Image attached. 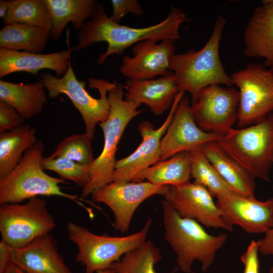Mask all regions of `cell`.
I'll return each mask as SVG.
<instances>
[{
	"label": "cell",
	"instance_id": "cell-1",
	"mask_svg": "<svg viewBox=\"0 0 273 273\" xmlns=\"http://www.w3.org/2000/svg\"><path fill=\"white\" fill-rule=\"evenodd\" d=\"M187 21L184 11L171 6L167 16L160 22L146 27L133 28L113 21L106 13L104 6L98 3L93 16L78 32L77 43L70 50L71 52H77L93 43L106 42L107 48L98 59V63L102 64L109 56L121 55L127 48L141 41H175L180 37V26Z\"/></svg>",
	"mask_w": 273,
	"mask_h": 273
},
{
	"label": "cell",
	"instance_id": "cell-2",
	"mask_svg": "<svg viewBox=\"0 0 273 273\" xmlns=\"http://www.w3.org/2000/svg\"><path fill=\"white\" fill-rule=\"evenodd\" d=\"M161 204L164 239L175 254L179 269L184 273H193V264L198 261L202 271H207L226 242V235L209 234L196 220L181 217L165 200Z\"/></svg>",
	"mask_w": 273,
	"mask_h": 273
},
{
	"label": "cell",
	"instance_id": "cell-3",
	"mask_svg": "<svg viewBox=\"0 0 273 273\" xmlns=\"http://www.w3.org/2000/svg\"><path fill=\"white\" fill-rule=\"evenodd\" d=\"M225 24L226 19L219 16L209 39L202 48L198 51L192 50L183 54H174L171 58L170 71L173 72L180 91L189 93L192 99L209 85H233L219 53Z\"/></svg>",
	"mask_w": 273,
	"mask_h": 273
},
{
	"label": "cell",
	"instance_id": "cell-4",
	"mask_svg": "<svg viewBox=\"0 0 273 273\" xmlns=\"http://www.w3.org/2000/svg\"><path fill=\"white\" fill-rule=\"evenodd\" d=\"M107 97L110 114L105 121L99 124L104 134V146L101 154L90 164L89 181L81 191L83 198L112 182L118 144L129 122L142 112L138 109L141 104L124 99L123 86L120 84L113 83Z\"/></svg>",
	"mask_w": 273,
	"mask_h": 273
},
{
	"label": "cell",
	"instance_id": "cell-5",
	"mask_svg": "<svg viewBox=\"0 0 273 273\" xmlns=\"http://www.w3.org/2000/svg\"><path fill=\"white\" fill-rule=\"evenodd\" d=\"M44 145L39 140L27 150L18 164L0 179V205L19 203L39 196H59L73 201L85 209L84 198L63 192L60 187L66 183L61 178L46 173L41 166Z\"/></svg>",
	"mask_w": 273,
	"mask_h": 273
},
{
	"label": "cell",
	"instance_id": "cell-6",
	"mask_svg": "<svg viewBox=\"0 0 273 273\" xmlns=\"http://www.w3.org/2000/svg\"><path fill=\"white\" fill-rule=\"evenodd\" d=\"M152 224L148 218L139 231L123 236L98 235L72 221L66 226L70 240L78 248L75 259L85 267V273H96L110 268L126 253L137 247L147 239Z\"/></svg>",
	"mask_w": 273,
	"mask_h": 273
},
{
	"label": "cell",
	"instance_id": "cell-7",
	"mask_svg": "<svg viewBox=\"0 0 273 273\" xmlns=\"http://www.w3.org/2000/svg\"><path fill=\"white\" fill-rule=\"evenodd\" d=\"M255 178L269 183L273 163V113L256 124L233 128L216 141Z\"/></svg>",
	"mask_w": 273,
	"mask_h": 273
},
{
	"label": "cell",
	"instance_id": "cell-8",
	"mask_svg": "<svg viewBox=\"0 0 273 273\" xmlns=\"http://www.w3.org/2000/svg\"><path fill=\"white\" fill-rule=\"evenodd\" d=\"M40 79L48 92L49 98L56 99L61 94H65L70 99L81 115L85 126V133L92 141L97 125L105 121L109 115L110 105L107 94L113 82L103 79L89 78V87L97 89L100 95L99 98H94L85 89V82L78 80L71 63L62 77L44 72L40 75Z\"/></svg>",
	"mask_w": 273,
	"mask_h": 273
},
{
	"label": "cell",
	"instance_id": "cell-9",
	"mask_svg": "<svg viewBox=\"0 0 273 273\" xmlns=\"http://www.w3.org/2000/svg\"><path fill=\"white\" fill-rule=\"evenodd\" d=\"M56 226L47 202L39 197L23 204L1 205V238L11 248L24 247L36 238L50 233Z\"/></svg>",
	"mask_w": 273,
	"mask_h": 273
},
{
	"label": "cell",
	"instance_id": "cell-10",
	"mask_svg": "<svg viewBox=\"0 0 273 273\" xmlns=\"http://www.w3.org/2000/svg\"><path fill=\"white\" fill-rule=\"evenodd\" d=\"M230 77L239 93V128L258 123L273 113V67L249 64Z\"/></svg>",
	"mask_w": 273,
	"mask_h": 273
},
{
	"label": "cell",
	"instance_id": "cell-11",
	"mask_svg": "<svg viewBox=\"0 0 273 273\" xmlns=\"http://www.w3.org/2000/svg\"><path fill=\"white\" fill-rule=\"evenodd\" d=\"M238 90L211 85L192 99L191 109L197 125L203 130L224 135L237 120Z\"/></svg>",
	"mask_w": 273,
	"mask_h": 273
},
{
	"label": "cell",
	"instance_id": "cell-12",
	"mask_svg": "<svg viewBox=\"0 0 273 273\" xmlns=\"http://www.w3.org/2000/svg\"><path fill=\"white\" fill-rule=\"evenodd\" d=\"M167 187L148 181H112L92 196L94 201L104 203L111 209L115 229L124 233L128 232L139 206L154 195L163 196Z\"/></svg>",
	"mask_w": 273,
	"mask_h": 273
},
{
	"label": "cell",
	"instance_id": "cell-13",
	"mask_svg": "<svg viewBox=\"0 0 273 273\" xmlns=\"http://www.w3.org/2000/svg\"><path fill=\"white\" fill-rule=\"evenodd\" d=\"M185 93L180 90L177 94L168 115L160 126L155 128L148 120L140 123L138 130L142 141L131 154L116 161L112 181H133L140 172L161 160V139Z\"/></svg>",
	"mask_w": 273,
	"mask_h": 273
},
{
	"label": "cell",
	"instance_id": "cell-14",
	"mask_svg": "<svg viewBox=\"0 0 273 273\" xmlns=\"http://www.w3.org/2000/svg\"><path fill=\"white\" fill-rule=\"evenodd\" d=\"M163 196L183 217L194 219L208 228L233 231V227L223 220L213 197L202 185L190 181L180 186H168Z\"/></svg>",
	"mask_w": 273,
	"mask_h": 273
},
{
	"label": "cell",
	"instance_id": "cell-15",
	"mask_svg": "<svg viewBox=\"0 0 273 273\" xmlns=\"http://www.w3.org/2000/svg\"><path fill=\"white\" fill-rule=\"evenodd\" d=\"M222 135L208 132L196 124L190 100L184 96L161 141V160L177 154L200 149L205 144L217 141Z\"/></svg>",
	"mask_w": 273,
	"mask_h": 273
},
{
	"label": "cell",
	"instance_id": "cell-16",
	"mask_svg": "<svg viewBox=\"0 0 273 273\" xmlns=\"http://www.w3.org/2000/svg\"><path fill=\"white\" fill-rule=\"evenodd\" d=\"M153 39L141 41L132 47V57L122 58L120 73L127 79L147 80L167 75L174 54V41Z\"/></svg>",
	"mask_w": 273,
	"mask_h": 273
},
{
	"label": "cell",
	"instance_id": "cell-17",
	"mask_svg": "<svg viewBox=\"0 0 273 273\" xmlns=\"http://www.w3.org/2000/svg\"><path fill=\"white\" fill-rule=\"evenodd\" d=\"M223 220L251 234L264 233L273 224V197L266 201L233 194L217 200Z\"/></svg>",
	"mask_w": 273,
	"mask_h": 273
},
{
	"label": "cell",
	"instance_id": "cell-18",
	"mask_svg": "<svg viewBox=\"0 0 273 273\" xmlns=\"http://www.w3.org/2000/svg\"><path fill=\"white\" fill-rule=\"evenodd\" d=\"M11 254L12 262L26 273H72L50 233L36 238L24 247H11Z\"/></svg>",
	"mask_w": 273,
	"mask_h": 273
},
{
	"label": "cell",
	"instance_id": "cell-19",
	"mask_svg": "<svg viewBox=\"0 0 273 273\" xmlns=\"http://www.w3.org/2000/svg\"><path fill=\"white\" fill-rule=\"evenodd\" d=\"M71 53L69 49L42 54L0 48V78L17 72L37 75L42 69L53 70L61 77L71 63Z\"/></svg>",
	"mask_w": 273,
	"mask_h": 273
},
{
	"label": "cell",
	"instance_id": "cell-20",
	"mask_svg": "<svg viewBox=\"0 0 273 273\" xmlns=\"http://www.w3.org/2000/svg\"><path fill=\"white\" fill-rule=\"evenodd\" d=\"M125 99L148 106L156 115L171 108L180 91L172 71L165 76L151 79H127Z\"/></svg>",
	"mask_w": 273,
	"mask_h": 273
},
{
	"label": "cell",
	"instance_id": "cell-21",
	"mask_svg": "<svg viewBox=\"0 0 273 273\" xmlns=\"http://www.w3.org/2000/svg\"><path fill=\"white\" fill-rule=\"evenodd\" d=\"M244 53L264 60L273 67V0H263L256 7L244 33Z\"/></svg>",
	"mask_w": 273,
	"mask_h": 273
},
{
	"label": "cell",
	"instance_id": "cell-22",
	"mask_svg": "<svg viewBox=\"0 0 273 273\" xmlns=\"http://www.w3.org/2000/svg\"><path fill=\"white\" fill-rule=\"evenodd\" d=\"M200 149L236 194L255 197V178L226 153L216 141L205 144Z\"/></svg>",
	"mask_w": 273,
	"mask_h": 273
},
{
	"label": "cell",
	"instance_id": "cell-23",
	"mask_svg": "<svg viewBox=\"0 0 273 273\" xmlns=\"http://www.w3.org/2000/svg\"><path fill=\"white\" fill-rule=\"evenodd\" d=\"M0 100L13 107L26 120L41 113L48 101L44 84L16 83L0 80Z\"/></svg>",
	"mask_w": 273,
	"mask_h": 273
},
{
	"label": "cell",
	"instance_id": "cell-24",
	"mask_svg": "<svg viewBox=\"0 0 273 273\" xmlns=\"http://www.w3.org/2000/svg\"><path fill=\"white\" fill-rule=\"evenodd\" d=\"M52 18L50 38H60L69 23L80 29L94 15L98 2L96 0H44Z\"/></svg>",
	"mask_w": 273,
	"mask_h": 273
},
{
	"label": "cell",
	"instance_id": "cell-25",
	"mask_svg": "<svg viewBox=\"0 0 273 273\" xmlns=\"http://www.w3.org/2000/svg\"><path fill=\"white\" fill-rule=\"evenodd\" d=\"M189 152L180 153L160 160L140 172L133 181L147 180L160 186H180L190 182Z\"/></svg>",
	"mask_w": 273,
	"mask_h": 273
},
{
	"label": "cell",
	"instance_id": "cell-26",
	"mask_svg": "<svg viewBox=\"0 0 273 273\" xmlns=\"http://www.w3.org/2000/svg\"><path fill=\"white\" fill-rule=\"evenodd\" d=\"M36 133V129L28 124L0 132V179L8 175L37 142Z\"/></svg>",
	"mask_w": 273,
	"mask_h": 273
},
{
	"label": "cell",
	"instance_id": "cell-27",
	"mask_svg": "<svg viewBox=\"0 0 273 273\" xmlns=\"http://www.w3.org/2000/svg\"><path fill=\"white\" fill-rule=\"evenodd\" d=\"M50 33L20 23L5 25L0 30V48L39 53L47 47Z\"/></svg>",
	"mask_w": 273,
	"mask_h": 273
},
{
	"label": "cell",
	"instance_id": "cell-28",
	"mask_svg": "<svg viewBox=\"0 0 273 273\" xmlns=\"http://www.w3.org/2000/svg\"><path fill=\"white\" fill-rule=\"evenodd\" d=\"M189 153L191 177L194 179V183L205 187L217 200L237 194L222 179L200 149Z\"/></svg>",
	"mask_w": 273,
	"mask_h": 273
},
{
	"label": "cell",
	"instance_id": "cell-29",
	"mask_svg": "<svg viewBox=\"0 0 273 273\" xmlns=\"http://www.w3.org/2000/svg\"><path fill=\"white\" fill-rule=\"evenodd\" d=\"M5 25L20 23L43 29L50 33L52 22L44 0H13L3 19Z\"/></svg>",
	"mask_w": 273,
	"mask_h": 273
},
{
	"label": "cell",
	"instance_id": "cell-30",
	"mask_svg": "<svg viewBox=\"0 0 273 273\" xmlns=\"http://www.w3.org/2000/svg\"><path fill=\"white\" fill-rule=\"evenodd\" d=\"M162 257L160 249L146 240L114 262L110 269L113 273H157L155 266Z\"/></svg>",
	"mask_w": 273,
	"mask_h": 273
},
{
	"label": "cell",
	"instance_id": "cell-31",
	"mask_svg": "<svg viewBox=\"0 0 273 273\" xmlns=\"http://www.w3.org/2000/svg\"><path fill=\"white\" fill-rule=\"evenodd\" d=\"M90 164H81L65 157H43V170L56 172L63 180H71L83 188L90 179Z\"/></svg>",
	"mask_w": 273,
	"mask_h": 273
},
{
	"label": "cell",
	"instance_id": "cell-32",
	"mask_svg": "<svg viewBox=\"0 0 273 273\" xmlns=\"http://www.w3.org/2000/svg\"><path fill=\"white\" fill-rule=\"evenodd\" d=\"M92 140L86 134H74L61 141L49 156L65 157L81 164H90L94 160Z\"/></svg>",
	"mask_w": 273,
	"mask_h": 273
},
{
	"label": "cell",
	"instance_id": "cell-33",
	"mask_svg": "<svg viewBox=\"0 0 273 273\" xmlns=\"http://www.w3.org/2000/svg\"><path fill=\"white\" fill-rule=\"evenodd\" d=\"M25 120L14 107L0 100V132L16 128L23 125Z\"/></svg>",
	"mask_w": 273,
	"mask_h": 273
},
{
	"label": "cell",
	"instance_id": "cell-34",
	"mask_svg": "<svg viewBox=\"0 0 273 273\" xmlns=\"http://www.w3.org/2000/svg\"><path fill=\"white\" fill-rule=\"evenodd\" d=\"M113 12L110 17L114 22L119 23L126 15L132 13L139 17L144 14V10L137 0H112Z\"/></svg>",
	"mask_w": 273,
	"mask_h": 273
},
{
	"label": "cell",
	"instance_id": "cell-35",
	"mask_svg": "<svg viewBox=\"0 0 273 273\" xmlns=\"http://www.w3.org/2000/svg\"><path fill=\"white\" fill-rule=\"evenodd\" d=\"M259 248L258 240H252L241 255L240 259L244 266L243 273H259Z\"/></svg>",
	"mask_w": 273,
	"mask_h": 273
},
{
	"label": "cell",
	"instance_id": "cell-36",
	"mask_svg": "<svg viewBox=\"0 0 273 273\" xmlns=\"http://www.w3.org/2000/svg\"><path fill=\"white\" fill-rule=\"evenodd\" d=\"M264 233L263 238L258 240L259 252L263 255L273 256V224Z\"/></svg>",
	"mask_w": 273,
	"mask_h": 273
},
{
	"label": "cell",
	"instance_id": "cell-37",
	"mask_svg": "<svg viewBox=\"0 0 273 273\" xmlns=\"http://www.w3.org/2000/svg\"><path fill=\"white\" fill-rule=\"evenodd\" d=\"M11 262V247L1 240L0 242V273H2Z\"/></svg>",
	"mask_w": 273,
	"mask_h": 273
},
{
	"label": "cell",
	"instance_id": "cell-38",
	"mask_svg": "<svg viewBox=\"0 0 273 273\" xmlns=\"http://www.w3.org/2000/svg\"><path fill=\"white\" fill-rule=\"evenodd\" d=\"M12 1L1 0L0 1V18L3 19L6 16L10 7Z\"/></svg>",
	"mask_w": 273,
	"mask_h": 273
},
{
	"label": "cell",
	"instance_id": "cell-39",
	"mask_svg": "<svg viewBox=\"0 0 273 273\" xmlns=\"http://www.w3.org/2000/svg\"><path fill=\"white\" fill-rule=\"evenodd\" d=\"M2 273H26L18 266L11 262Z\"/></svg>",
	"mask_w": 273,
	"mask_h": 273
},
{
	"label": "cell",
	"instance_id": "cell-40",
	"mask_svg": "<svg viewBox=\"0 0 273 273\" xmlns=\"http://www.w3.org/2000/svg\"><path fill=\"white\" fill-rule=\"evenodd\" d=\"M96 273H113V271L111 269L109 268L105 270L98 271Z\"/></svg>",
	"mask_w": 273,
	"mask_h": 273
},
{
	"label": "cell",
	"instance_id": "cell-41",
	"mask_svg": "<svg viewBox=\"0 0 273 273\" xmlns=\"http://www.w3.org/2000/svg\"><path fill=\"white\" fill-rule=\"evenodd\" d=\"M269 273H273V266L270 267L269 269Z\"/></svg>",
	"mask_w": 273,
	"mask_h": 273
}]
</instances>
